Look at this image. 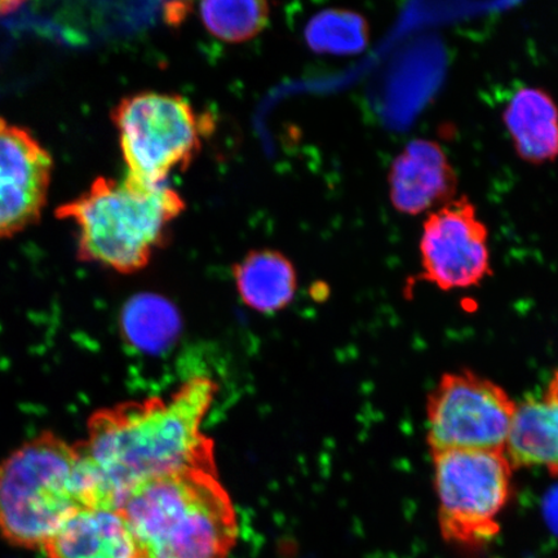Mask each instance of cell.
Here are the masks:
<instances>
[{"instance_id":"6da1fadb","label":"cell","mask_w":558,"mask_h":558,"mask_svg":"<svg viewBox=\"0 0 558 558\" xmlns=\"http://www.w3.org/2000/svg\"><path fill=\"white\" fill-rule=\"evenodd\" d=\"M213 380L198 376L169 399L97 411L80 444L99 481L102 507L120 511L129 494L149 481L191 471H216L202 422L214 401Z\"/></svg>"},{"instance_id":"7a4b0ae2","label":"cell","mask_w":558,"mask_h":558,"mask_svg":"<svg viewBox=\"0 0 558 558\" xmlns=\"http://www.w3.org/2000/svg\"><path fill=\"white\" fill-rule=\"evenodd\" d=\"M83 508H102V497L80 445L44 432L0 463V533L13 546L44 549Z\"/></svg>"},{"instance_id":"3957f363","label":"cell","mask_w":558,"mask_h":558,"mask_svg":"<svg viewBox=\"0 0 558 558\" xmlns=\"http://www.w3.org/2000/svg\"><path fill=\"white\" fill-rule=\"evenodd\" d=\"M120 512L142 558H228L239 530L216 471L149 481L129 494Z\"/></svg>"},{"instance_id":"277c9868","label":"cell","mask_w":558,"mask_h":558,"mask_svg":"<svg viewBox=\"0 0 558 558\" xmlns=\"http://www.w3.org/2000/svg\"><path fill=\"white\" fill-rule=\"evenodd\" d=\"M185 207L169 185H146L128 174L122 181L97 178L56 216L78 228L81 260L128 275L144 269L165 246Z\"/></svg>"},{"instance_id":"5b68a950","label":"cell","mask_w":558,"mask_h":558,"mask_svg":"<svg viewBox=\"0 0 558 558\" xmlns=\"http://www.w3.org/2000/svg\"><path fill=\"white\" fill-rule=\"evenodd\" d=\"M113 122L129 177L146 185L184 172L215 129L211 116L198 113L184 96L155 90L123 97Z\"/></svg>"},{"instance_id":"8992f818","label":"cell","mask_w":558,"mask_h":558,"mask_svg":"<svg viewBox=\"0 0 558 558\" xmlns=\"http://www.w3.org/2000/svg\"><path fill=\"white\" fill-rule=\"evenodd\" d=\"M432 458L444 539L476 548L497 538L513 492L514 470L506 453L457 450Z\"/></svg>"},{"instance_id":"52a82bcc","label":"cell","mask_w":558,"mask_h":558,"mask_svg":"<svg viewBox=\"0 0 558 558\" xmlns=\"http://www.w3.org/2000/svg\"><path fill=\"white\" fill-rule=\"evenodd\" d=\"M515 409L518 402L484 376L466 369L442 375L427 400L430 452H505Z\"/></svg>"},{"instance_id":"ba28073f","label":"cell","mask_w":558,"mask_h":558,"mask_svg":"<svg viewBox=\"0 0 558 558\" xmlns=\"http://www.w3.org/2000/svg\"><path fill=\"white\" fill-rule=\"evenodd\" d=\"M418 254L423 278L442 291L476 288L493 276L488 228L466 195L427 216Z\"/></svg>"},{"instance_id":"9c48e42d","label":"cell","mask_w":558,"mask_h":558,"mask_svg":"<svg viewBox=\"0 0 558 558\" xmlns=\"http://www.w3.org/2000/svg\"><path fill=\"white\" fill-rule=\"evenodd\" d=\"M53 160L29 131L0 118V239L40 218Z\"/></svg>"},{"instance_id":"30bf717a","label":"cell","mask_w":558,"mask_h":558,"mask_svg":"<svg viewBox=\"0 0 558 558\" xmlns=\"http://www.w3.org/2000/svg\"><path fill=\"white\" fill-rule=\"evenodd\" d=\"M458 186L456 169L434 140H411L389 167V201L401 215L435 211L457 198Z\"/></svg>"},{"instance_id":"8fae6325","label":"cell","mask_w":558,"mask_h":558,"mask_svg":"<svg viewBox=\"0 0 558 558\" xmlns=\"http://www.w3.org/2000/svg\"><path fill=\"white\" fill-rule=\"evenodd\" d=\"M44 550L50 558H142L128 520L109 508L80 509Z\"/></svg>"},{"instance_id":"7c38bea8","label":"cell","mask_w":558,"mask_h":558,"mask_svg":"<svg viewBox=\"0 0 558 558\" xmlns=\"http://www.w3.org/2000/svg\"><path fill=\"white\" fill-rule=\"evenodd\" d=\"M505 453L515 469H543L558 477V372L539 396L518 403Z\"/></svg>"},{"instance_id":"4fadbf2b","label":"cell","mask_w":558,"mask_h":558,"mask_svg":"<svg viewBox=\"0 0 558 558\" xmlns=\"http://www.w3.org/2000/svg\"><path fill=\"white\" fill-rule=\"evenodd\" d=\"M504 123L515 155L532 166L558 159V105L542 87L515 90L504 110Z\"/></svg>"},{"instance_id":"5bb4252c","label":"cell","mask_w":558,"mask_h":558,"mask_svg":"<svg viewBox=\"0 0 558 558\" xmlns=\"http://www.w3.org/2000/svg\"><path fill=\"white\" fill-rule=\"evenodd\" d=\"M233 276L241 299L251 310L275 313L286 308L295 296L296 270L279 251H250L234 265Z\"/></svg>"},{"instance_id":"9a60e30c","label":"cell","mask_w":558,"mask_h":558,"mask_svg":"<svg viewBox=\"0 0 558 558\" xmlns=\"http://www.w3.org/2000/svg\"><path fill=\"white\" fill-rule=\"evenodd\" d=\"M125 340L144 353H159L173 344L180 317L169 300L150 292L131 298L122 312Z\"/></svg>"},{"instance_id":"2e32d148","label":"cell","mask_w":558,"mask_h":558,"mask_svg":"<svg viewBox=\"0 0 558 558\" xmlns=\"http://www.w3.org/2000/svg\"><path fill=\"white\" fill-rule=\"evenodd\" d=\"M304 38L312 52L332 56L360 54L372 40L368 20L345 9L324 10L305 26Z\"/></svg>"},{"instance_id":"e0dca14e","label":"cell","mask_w":558,"mask_h":558,"mask_svg":"<svg viewBox=\"0 0 558 558\" xmlns=\"http://www.w3.org/2000/svg\"><path fill=\"white\" fill-rule=\"evenodd\" d=\"M267 2H205L199 16L207 32L226 44H243L259 35L269 23Z\"/></svg>"},{"instance_id":"ac0fdd59","label":"cell","mask_w":558,"mask_h":558,"mask_svg":"<svg viewBox=\"0 0 558 558\" xmlns=\"http://www.w3.org/2000/svg\"><path fill=\"white\" fill-rule=\"evenodd\" d=\"M190 3H167L165 4V19L171 25H179L186 19L190 12Z\"/></svg>"},{"instance_id":"d6986e66","label":"cell","mask_w":558,"mask_h":558,"mask_svg":"<svg viewBox=\"0 0 558 558\" xmlns=\"http://www.w3.org/2000/svg\"><path fill=\"white\" fill-rule=\"evenodd\" d=\"M549 518L554 526L558 530V492L554 495L553 501L549 505Z\"/></svg>"},{"instance_id":"ffe728a7","label":"cell","mask_w":558,"mask_h":558,"mask_svg":"<svg viewBox=\"0 0 558 558\" xmlns=\"http://www.w3.org/2000/svg\"><path fill=\"white\" fill-rule=\"evenodd\" d=\"M20 5V3L0 2V13H9Z\"/></svg>"}]
</instances>
